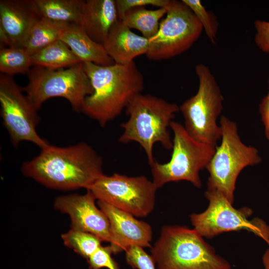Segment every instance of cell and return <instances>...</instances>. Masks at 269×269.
Listing matches in <instances>:
<instances>
[{"mask_svg": "<svg viewBox=\"0 0 269 269\" xmlns=\"http://www.w3.org/2000/svg\"><path fill=\"white\" fill-rule=\"evenodd\" d=\"M21 171L46 187L60 190L87 189L104 174L102 158L83 142L65 147L49 144L24 162Z\"/></svg>", "mask_w": 269, "mask_h": 269, "instance_id": "1", "label": "cell"}, {"mask_svg": "<svg viewBox=\"0 0 269 269\" xmlns=\"http://www.w3.org/2000/svg\"><path fill=\"white\" fill-rule=\"evenodd\" d=\"M93 89L84 100L81 112L102 127L119 116L144 87L142 73L134 61L103 66L83 63Z\"/></svg>", "mask_w": 269, "mask_h": 269, "instance_id": "2", "label": "cell"}, {"mask_svg": "<svg viewBox=\"0 0 269 269\" xmlns=\"http://www.w3.org/2000/svg\"><path fill=\"white\" fill-rule=\"evenodd\" d=\"M128 120L121 125L123 132L119 141L138 143L144 150L149 165L155 160L153 147L159 142L166 149L172 148L169 128L179 107L150 94L140 93L127 106Z\"/></svg>", "mask_w": 269, "mask_h": 269, "instance_id": "3", "label": "cell"}, {"mask_svg": "<svg viewBox=\"0 0 269 269\" xmlns=\"http://www.w3.org/2000/svg\"><path fill=\"white\" fill-rule=\"evenodd\" d=\"M151 256L158 269H231L199 233L186 226H163Z\"/></svg>", "mask_w": 269, "mask_h": 269, "instance_id": "4", "label": "cell"}, {"mask_svg": "<svg viewBox=\"0 0 269 269\" xmlns=\"http://www.w3.org/2000/svg\"><path fill=\"white\" fill-rule=\"evenodd\" d=\"M220 124L221 142L206 167L209 173L207 187L220 191L233 204L239 174L245 167L260 163L262 158L256 147L242 142L236 123L223 116Z\"/></svg>", "mask_w": 269, "mask_h": 269, "instance_id": "5", "label": "cell"}, {"mask_svg": "<svg viewBox=\"0 0 269 269\" xmlns=\"http://www.w3.org/2000/svg\"><path fill=\"white\" fill-rule=\"evenodd\" d=\"M170 128L173 134L171 156L166 163L155 161L150 165L152 182L157 188L168 182L181 180L201 187L199 172L206 168L216 147L196 140L178 122L172 121Z\"/></svg>", "mask_w": 269, "mask_h": 269, "instance_id": "6", "label": "cell"}, {"mask_svg": "<svg viewBox=\"0 0 269 269\" xmlns=\"http://www.w3.org/2000/svg\"><path fill=\"white\" fill-rule=\"evenodd\" d=\"M199 87L195 95L184 101L179 111L184 126L196 140L216 147L221 138V129L217 120L223 109V97L209 68L202 64L195 66Z\"/></svg>", "mask_w": 269, "mask_h": 269, "instance_id": "7", "label": "cell"}, {"mask_svg": "<svg viewBox=\"0 0 269 269\" xmlns=\"http://www.w3.org/2000/svg\"><path fill=\"white\" fill-rule=\"evenodd\" d=\"M27 75L24 92L37 110L47 100L61 97L69 102L73 111L81 112L85 99L93 92L83 63L61 69L35 66Z\"/></svg>", "mask_w": 269, "mask_h": 269, "instance_id": "8", "label": "cell"}, {"mask_svg": "<svg viewBox=\"0 0 269 269\" xmlns=\"http://www.w3.org/2000/svg\"><path fill=\"white\" fill-rule=\"evenodd\" d=\"M205 196L209 201L207 208L202 213L190 215L193 228L203 238L211 239L224 232L246 230L269 244V226L261 218L250 219L253 214L251 208H235L216 189L207 188Z\"/></svg>", "mask_w": 269, "mask_h": 269, "instance_id": "9", "label": "cell"}, {"mask_svg": "<svg viewBox=\"0 0 269 269\" xmlns=\"http://www.w3.org/2000/svg\"><path fill=\"white\" fill-rule=\"evenodd\" d=\"M157 187L144 176L102 175L87 190L96 199L136 217L148 216L155 204Z\"/></svg>", "mask_w": 269, "mask_h": 269, "instance_id": "10", "label": "cell"}, {"mask_svg": "<svg viewBox=\"0 0 269 269\" xmlns=\"http://www.w3.org/2000/svg\"><path fill=\"white\" fill-rule=\"evenodd\" d=\"M13 76L0 74V116L12 145L32 142L41 149L49 143L38 134L40 121L37 110Z\"/></svg>", "mask_w": 269, "mask_h": 269, "instance_id": "11", "label": "cell"}, {"mask_svg": "<svg viewBox=\"0 0 269 269\" xmlns=\"http://www.w3.org/2000/svg\"><path fill=\"white\" fill-rule=\"evenodd\" d=\"M203 30L193 12L182 0H170L157 34L149 39L150 49L146 55L154 61L179 55L192 46Z\"/></svg>", "mask_w": 269, "mask_h": 269, "instance_id": "12", "label": "cell"}, {"mask_svg": "<svg viewBox=\"0 0 269 269\" xmlns=\"http://www.w3.org/2000/svg\"><path fill=\"white\" fill-rule=\"evenodd\" d=\"M82 195L72 194L57 197L54 208L67 214L71 220V229L84 231L110 243V223L105 213L95 204L96 198L87 190Z\"/></svg>", "mask_w": 269, "mask_h": 269, "instance_id": "13", "label": "cell"}, {"mask_svg": "<svg viewBox=\"0 0 269 269\" xmlns=\"http://www.w3.org/2000/svg\"><path fill=\"white\" fill-rule=\"evenodd\" d=\"M98 205L109 221L113 254L125 252L132 246L151 247L152 232L149 224L105 202L98 201Z\"/></svg>", "mask_w": 269, "mask_h": 269, "instance_id": "14", "label": "cell"}, {"mask_svg": "<svg viewBox=\"0 0 269 269\" xmlns=\"http://www.w3.org/2000/svg\"><path fill=\"white\" fill-rule=\"evenodd\" d=\"M40 17L34 0H0V48L5 46L21 47L31 28Z\"/></svg>", "mask_w": 269, "mask_h": 269, "instance_id": "15", "label": "cell"}, {"mask_svg": "<svg viewBox=\"0 0 269 269\" xmlns=\"http://www.w3.org/2000/svg\"><path fill=\"white\" fill-rule=\"evenodd\" d=\"M103 45L114 63L123 65L146 55L150 49L148 39L134 33L120 20L111 30Z\"/></svg>", "mask_w": 269, "mask_h": 269, "instance_id": "16", "label": "cell"}, {"mask_svg": "<svg viewBox=\"0 0 269 269\" xmlns=\"http://www.w3.org/2000/svg\"><path fill=\"white\" fill-rule=\"evenodd\" d=\"M119 21L115 0H84L80 25L96 42L103 45Z\"/></svg>", "mask_w": 269, "mask_h": 269, "instance_id": "17", "label": "cell"}, {"mask_svg": "<svg viewBox=\"0 0 269 269\" xmlns=\"http://www.w3.org/2000/svg\"><path fill=\"white\" fill-rule=\"evenodd\" d=\"M60 39L69 46L82 63L103 66L115 63L104 45L93 40L79 24H68Z\"/></svg>", "mask_w": 269, "mask_h": 269, "instance_id": "18", "label": "cell"}, {"mask_svg": "<svg viewBox=\"0 0 269 269\" xmlns=\"http://www.w3.org/2000/svg\"><path fill=\"white\" fill-rule=\"evenodd\" d=\"M41 17L54 21L80 24L84 0H34Z\"/></svg>", "mask_w": 269, "mask_h": 269, "instance_id": "19", "label": "cell"}, {"mask_svg": "<svg viewBox=\"0 0 269 269\" xmlns=\"http://www.w3.org/2000/svg\"><path fill=\"white\" fill-rule=\"evenodd\" d=\"M32 65L52 69L68 68L82 63L69 46L57 40L31 55Z\"/></svg>", "mask_w": 269, "mask_h": 269, "instance_id": "20", "label": "cell"}, {"mask_svg": "<svg viewBox=\"0 0 269 269\" xmlns=\"http://www.w3.org/2000/svg\"><path fill=\"white\" fill-rule=\"evenodd\" d=\"M68 24L40 17L31 28L21 47L31 55L60 39Z\"/></svg>", "mask_w": 269, "mask_h": 269, "instance_id": "21", "label": "cell"}, {"mask_svg": "<svg viewBox=\"0 0 269 269\" xmlns=\"http://www.w3.org/2000/svg\"><path fill=\"white\" fill-rule=\"evenodd\" d=\"M167 11L166 8L152 10L144 7H135L128 11L120 21L130 29H137L143 37L149 39L157 34L159 21Z\"/></svg>", "mask_w": 269, "mask_h": 269, "instance_id": "22", "label": "cell"}, {"mask_svg": "<svg viewBox=\"0 0 269 269\" xmlns=\"http://www.w3.org/2000/svg\"><path fill=\"white\" fill-rule=\"evenodd\" d=\"M31 55L22 47H8L0 49V71L13 76L27 74L32 66Z\"/></svg>", "mask_w": 269, "mask_h": 269, "instance_id": "23", "label": "cell"}, {"mask_svg": "<svg viewBox=\"0 0 269 269\" xmlns=\"http://www.w3.org/2000/svg\"><path fill=\"white\" fill-rule=\"evenodd\" d=\"M64 244L87 260L101 246L98 237L88 232L71 229L61 235Z\"/></svg>", "mask_w": 269, "mask_h": 269, "instance_id": "24", "label": "cell"}, {"mask_svg": "<svg viewBox=\"0 0 269 269\" xmlns=\"http://www.w3.org/2000/svg\"><path fill=\"white\" fill-rule=\"evenodd\" d=\"M201 23L210 41L215 44L217 31L214 20L199 0H182Z\"/></svg>", "mask_w": 269, "mask_h": 269, "instance_id": "25", "label": "cell"}, {"mask_svg": "<svg viewBox=\"0 0 269 269\" xmlns=\"http://www.w3.org/2000/svg\"><path fill=\"white\" fill-rule=\"evenodd\" d=\"M125 252L126 262L133 269H156L152 257L145 252L143 248L132 246Z\"/></svg>", "mask_w": 269, "mask_h": 269, "instance_id": "26", "label": "cell"}, {"mask_svg": "<svg viewBox=\"0 0 269 269\" xmlns=\"http://www.w3.org/2000/svg\"><path fill=\"white\" fill-rule=\"evenodd\" d=\"M110 246H100L87 260L90 269H121L118 263L112 257Z\"/></svg>", "mask_w": 269, "mask_h": 269, "instance_id": "27", "label": "cell"}, {"mask_svg": "<svg viewBox=\"0 0 269 269\" xmlns=\"http://www.w3.org/2000/svg\"><path fill=\"white\" fill-rule=\"evenodd\" d=\"M119 20L130 9L135 7L152 5L158 8H167L170 0H115Z\"/></svg>", "mask_w": 269, "mask_h": 269, "instance_id": "28", "label": "cell"}, {"mask_svg": "<svg viewBox=\"0 0 269 269\" xmlns=\"http://www.w3.org/2000/svg\"><path fill=\"white\" fill-rule=\"evenodd\" d=\"M255 27L256 45L263 52L269 53V21L257 20L255 22Z\"/></svg>", "mask_w": 269, "mask_h": 269, "instance_id": "29", "label": "cell"}, {"mask_svg": "<svg viewBox=\"0 0 269 269\" xmlns=\"http://www.w3.org/2000/svg\"><path fill=\"white\" fill-rule=\"evenodd\" d=\"M259 111L265 126V134L269 141V91L262 99L260 104Z\"/></svg>", "mask_w": 269, "mask_h": 269, "instance_id": "30", "label": "cell"}, {"mask_svg": "<svg viewBox=\"0 0 269 269\" xmlns=\"http://www.w3.org/2000/svg\"><path fill=\"white\" fill-rule=\"evenodd\" d=\"M262 260L265 269H269V247L264 253Z\"/></svg>", "mask_w": 269, "mask_h": 269, "instance_id": "31", "label": "cell"}, {"mask_svg": "<svg viewBox=\"0 0 269 269\" xmlns=\"http://www.w3.org/2000/svg\"></svg>", "mask_w": 269, "mask_h": 269, "instance_id": "32", "label": "cell"}]
</instances>
